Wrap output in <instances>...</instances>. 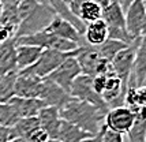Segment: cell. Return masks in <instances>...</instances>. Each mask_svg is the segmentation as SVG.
Here are the masks:
<instances>
[{
	"label": "cell",
	"mask_w": 146,
	"mask_h": 142,
	"mask_svg": "<svg viewBox=\"0 0 146 142\" xmlns=\"http://www.w3.org/2000/svg\"><path fill=\"white\" fill-rule=\"evenodd\" d=\"M108 111L109 109L107 108H100L90 103L71 97L70 101L63 108H60L59 112L63 120L72 123L83 131L94 135L105 127L104 122Z\"/></svg>",
	"instance_id": "1"
},
{
	"label": "cell",
	"mask_w": 146,
	"mask_h": 142,
	"mask_svg": "<svg viewBox=\"0 0 146 142\" xmlns=\"http://www.w3.org/2000/svg\"><path fill=\"white\" fill-rule=\"evenodd\" d=\"M55 17H56V13L53 11L52 7L38 3L32 13H29L19 22L15 38L22 37V36H30L34 33L44 32Z\"/></svg>",
	"instance_id": "2"
},
{
	"label": "cell",
	"mask_w": 146,
	"mask_h": 142,
	"mask_svg": "<svg viewBox=\"0 0 146 142\" xmlns=\"http://www.w3.org/2000/svg\"><path fill=\"white\" fill-rule=\"evenodd\" d=\"M15 44L17 45L40 46L42 49H55V51H59V52H72L79 48V45L76 42L64 40L62 37H57V36L45 32V30L44 32L30 34V36L17 37L15 38Z\"/></svg>",
	"instance_id": "3"
},
{
	"label": "cell",
	"mask_w": 146,
	"mask_h": 142,
	"mask_svg": "<svg viewBox=\"0 0 146 142\" xmlns=\"http://www.w3.org/2000/svg\"><path fill=\"white\" fill-rule=\"evenodd\" d=\"M75 59L81 67V72L92 78L107 74L112 70L111 63L107 62L105 59H102L97 53L94 46L88 45V44L78 48V53H76Z\"/></svg>",
	"instance_id": "4"
},
{
	"label": "cell",
	"mask_w": 146,
	"mask_h": 142,
	"mask_svg": "<svg viewBox=\"0 0 146 142\" xmlns=\"http://www.w3.org/2000/svg\"><path fill=\"white\" fill-rule=\"evenodd\" d=\"M76 53H78V49L72 52H59L55 51V49H44L37 62L33 66L27 67V68H23V70L29 71V72H32L34 75H37L38 78L44 79L53 70H56L67 58L76 56Z\"/></svg>",
	"instance_id": "5"
},
{
	"label": "cell",
	"mask_w": 146,
	"mask_h": 142,
	"mask_svg": "<svg viewBox=\"0 0 146 142\" xmlns=\"http://www.w3.org/2000/svg\"><path fill=\"white\" fill-rule=\"evenodd\" d=\"M81 72V67L76 62L75 56H70L64 60L62 64L57 67L56 70H53L46 77V79H49L52 82H55L57 86H60L64 92H67L70 94L71 85L75 81L76 77H79Z\"/></svg>",
	"instance_id": "6"
},
{
	"label": "cell",
	"mask_w": 146,
	"mask_h": 142,
	"mask_svg": "<svg viewBox=\"0 0 146 142\" xmlns=\"http://www.w3.org/2000/svg\"><path fill=\"white\" fill-rule=\"evenodd\" d=\"M70 96L76 98V100H82L86 103H90L96 105V107H100V108H107V104L102 101V98L93 89V78L89 75H85L81 74L79 77L75 78V81L71 85V90H70Z\"/></svg>",
	"instance_id": "7"
},
{
	"label": "cell",
	"mask_w": 146,
	"mask_h": 142,
	"mask_svg": "<svg viewBox=\"0 0 146 142\" xmlns=\"http://www.w3.org/2000/svg\"><path fill=\"white\" fill-rule=\"evenodd\" d=\"M141 42H135L133 45L127 46L126 49L120 51L112 60H111V68L113 74L121 81V84L127 88V82L130 74L133 71L134 62H135V53Z\"/></svg>",
	"instance_id": "8"
},
{
	"label": "cell",
	"mask_w": 146,
	"mask_h": 142,
	"mask_svg": "<svg viewBox=\"0 0 146 142\" xmlns=\"http://www.w3.org/2000/svg\"><path fill=\"white\" fill-rule=\"evenodd\" d=\"M104 124H105V129L109 131L124 135L134 124V115L126 105L115 107L107 112Z\"/></svg>",
	"instance_id": "9"
},
{
	"label": "cell",
	"mask_w": 146,
	"mask_h": 142,
	"mask_svg": "<svg viewBox=\"0 0 146 142\" xmlns=\"http://www.w3.org/2000/svg\"><path fill=\"white\" fill-rule=\"evenodd\" d=\"M42 79L26 70L18 71L15 81V96L23 98H38Z\"/></svg>",
	"instance_id": "10"
},
{
	"label": "cell",
	"mask_w": 146,
	"mask_h": 142,
	"mask_svg": "<svg viewBox=\"0 0 146 142\" xmlns=\"http://www.w3.org/2000/svg\"><path fill=\"white\" fill-rule=\"evenodd\" d=\"M146 15V6L142 0H133L124 10V21H126V29L131 38L138 41L139 40L141 25L143 22ZM141 41V40H139Z\"/></svg>",
	"instance_id": "11"
},
{
	"label": "cell",
	"mask_w": 146,
	"mask_h": 142,
	"mask_svg": "<svg viewBox=\"0 0 146 142\" xmlns=\"http://www.w3.org/2000/svg\"><path fill=\"white\" fill-rule=\"evenodd\" d=\"M38 100H41L45 107H56L60 109L71 100V96L60 86H57L55 82L44 78Z\"/></svg>",
	"instance_id": "12"
},
{
	"label": "cell",
	"mask_w": 146,
	"mask_h": 142,
	"mask_svg": "<svg viewBox=\"0 0 146 142\" xmlns=\"http://www.w3.org/2000/svg\"><path fill=\"white\" fill-rule=\"evenodd\" d=\"M45 32L52 33V34H55L57 37H62V38H64V40L76 42L79 46L86 45L82 34L78 32L68 21L63 19V18L59 17V15H56V17L53 18V21L49 23V26L45 29Z\"/></svg>",
	"instance_id": "13"
},
{
	"label": "cell",
	"mask_w": 146,
	"mask_h": 142,
	"mask_svg": "<svg viewBox=\"0 0 146 142\" xmlns=\"http://www.w3.org/2000/svg\"><path fill=\"white\" fill-rule=\"evenodd\" d=\"M40 127L48 134L49 139H56L59 127H60V112L56 107H42L37 113Z\"/></svg>",
	"instance_id": "14"
},
{
	"label": "cell",
	"mask_w": 146,
	"mask_h": 142,
	"mask_svg": "<svg viewBox=\"0 0 146 142\" xmlns=\"http://www.w3.org/2000/svg\"><path fill=\"white\" fill-rule=\"evenodd\" d=\"M8 104L11 105L15 111V113L18 115L19 119L22 117H33L37 116L40 109L45 107L44 103L38 98H23V97H13Z\"/></svg>",
	"instance_id": "15"
},
{
	"label": "cell",
	"mask_w": 146,
	"mask_h": 142,
	"mask_svg": "<svg viewBox=\"0 0 146 142\" xmlns=\"http://www.w3.org/2000/svg\"><path fill=\"white\" fill-rule=\"evenodd\" d=\"M15 38L0 44V77L18 71Z\"/></svg>",
	"instance_id": "16"
},
{
	"label": "cell",
	"mask_w": 146,
	"mask_h": 142,
	"mask_svg": "<svg viewBox=\"0 0 146 142\" xmlns=\"http://www.w3.org/2000/svg\"><path fill=\"white\" fill-rule=\"evenodd\" d=\"M82 36L88 45L98 46L108 40V27L102 19L94 21L86 25Z\"/></svg>",
	"instance_id": "17"
},
{
	"label": "cell",
	"mask_w": 146,
	"mask_h": 142,
	"mask_svg": "<svg viewBox=\"0 0 146 142\" xmlns=\"http://www.w3.org/2000/svg\"><path fill=\"white\" fill-rule=\"evenodd\" d=\"M101 19L105 22L108 29H126L124 10L121 8V4L117 0L102 8Z\"/></svg>",
	"instance_id": "18"
},
{
	"label": "cell",
	"mask_w": 146,
	"mask_h": 142,
	"mask_svg": "<svg viewBox=\"0 0 146 142\" xmlns=\"http://www.w3.org/2000/svg\"><path fill=\"white\" fill-rule=\"evenodd\" d=\"M15 49H17V67H18V71L33 66L44 51L40 46L33 45H17Z\"/></svg>",
	"instance_id": "19"
},
{
	"label": "cell",
	"mask_w": 146,
	"mask_h": 142,
	"mask_svg": "<svg viewBox=\"0 0 146 142\" xmlns=\"http://www.w3.org/2000/svg\"><path fill=\"white\" fill-rule=\"evenodd\" d=\"M90 135H92V134L83 131V130L79 129L78 126L62 119L56 139L60 142H81V141H83V139H86V138H89Z\"/></svg>",
	"instance_id": "20"
},
{
	"label": "cell",
	"mask_w": 146,
	"mask_h": 142,
	"mask_svg": "<svg viewBox=\"0 0 146 142\" xmlns=\"http://www.w3.org/2000/svg\"><path fill=\"white\" fill-rule=\"evenodd\" d=\"M40 129L37 116L33 117H22L14 124L11 130L14 133V138H23V139H30L34 131Z\"/></svg>",
	"instance_id": "21"
},
{
	"label": "cell",
	"mask_w": 146,
	"mask_h": 142,
	"mask_svg": "<svg viewBox=\"0 0 146 142\" xmlns=\"http://www.w3.org/2000/svg\"><path fill=\"white\" fill-rule=\"evenodd\" d=\"M102 15V8L97 3L92 1V0H85L82 6L79 8V14H78V19L82 23L88 25L90 22L101 19Z\"/></svg>",
	"instance_id": "22"
},
{
	"label": "cell",
	"mask_w": 146,
	"mask_h": 142,
	"mask_svg": "<svg viewBox=\"0 0 146 142\" xmlns=\"http://www.w3.org/2000/svg\"><path fill=\"white\" fill-rule=\"evenodd\" d=\"M18 71L10 72L7 75L0 77V104L8 103L13 97H15V81Z\"/></svg>",
	"instance_id": "23"
},
{
	"label": "cell",
	"mask_w": 146,
	"mask_h": 142,
	"mask_svg": "<svg viewBox=\"0 0 146 142\" xmlns=\"http://www.w3.org/2000/svg\"><path fill=\"white\" fill-rule=\"evenodd\" d=\"M127 46H130V45L121 42V41H116V40H109L108 38L105 42H102L101 45L94 46V48H96V51H97V53H98L102 59H105L107 62L111 63V60H112L120 51L126 49Z\"/></svg>",
	"instance_id": "24"
},
{
	"label": "cell",
	"mask_w": 146,
	"mask_h": 142,
	"mask_svg": "<svg viewBox=\"0 0 146 142\" xmlns=\"http://www.w3.org/2000/svg\"><path fill=\"white\" fill-rule=\"evenodd\" d=\"M19 120L18 115L15 113L14 108L8 103L0 104V124L6 127H13Z\"/></svg>",
	"instance_id": "25"
},
{
	"label": "cell",
	"mask_w": 146,
	"mask_h": 142,
	"mask_svg": "<svg viewBox=\"0 0 146 142\" xmlns=\"http://www.w3.org/2000/svg\"><path fill=\"white\" fill-rule=\"evenodd\" d=\"M19 22V15L17 11V7H4L3 6V13L0 17V23L1 25H13L18 27Z\"/></svg>",
	"instance_id": "26"
},
{
	"label": "cell",
	"mask_w": 146,
	"mask_h": 142,
	"mask_svg": "<svg viewBox=\"0 0 146 142\" xmlns=\"http://www.w3.org/2000/svg\"><path fill=\"white\" fill-rule=\"evenodd\" d=\"M18 27L13 25H1L0 23V44L6 42L8 40L15 38Z\"/></svg>",
	"instance_id": "27"
},
{
	"label": "cell",
	"mask_w": 146,
	"mask_h": 142,
	"mask_svg": "<svg viewBox=\"0 0 146 142\" xmlns=\"http://www.w3.org/2000/svg\"><path fill=\"white\" fill-rule=\"evenodd\" d=\"M102 142H124V138L120 134L112 133V131L105 129L104 134H102Z\"/></svg>",
	"instance_id": "28"
},
{
	"label": "cell",
	"mask_w": 146,
	"mask_h": 142,
	"mask_svg": "<svg viewBox=\"0 0 146 142\" xmlns=\"http://www.w3.org/2000/svg\"><path fill=\"white\" fill-rule=\"evenodd\" d=\"M11 139H14V133L11 127L0 124V142H10Z\"/></svg>",
	"instance_id": "29"
},
{
	"label": "cell",
	"mask_w": 146,
	"mask_h": 142,
	"mask_svg": "<svg viewBox=\"0 0 146 142\" xmlns=\"http://www.w3.org/2000/svg\"><path fill=\"white\" fill-rule=\"evenodd\" d=\"M48 139H49L48 134H46L44 130L40 127L37 131H34V133H33V135L30 137V139H29V141H32V142H46Z\"/></svg>",
	"instance_id": "30"
},
{
	"label": "cell",
	"mask_w": 146,
	"mask_h": 142,
	"mask_svg": "<svg viewBox=\"0 0 146 142\" xmlns=\"http://www.w3.org/2000/svg\"><path fill=\"white\" fill-rule=\"evenodd\" d=\"M104 131H105V127L100 133H97L94 135H90L89 138H86V139H83L81 142H102V134H104Z\"/></svg>",
	"instance_id": "31"
},
{
	"label": "cell",
	"mask_w": 146,
	"mask_h": 142,
	"mask_svg": "<svg viewBox=\"0 0 146 142\" xmlns=\"http://www.w3.org/2000/svg\"><path fill=\"white\" fill-rule=\"evenodd\" d=\"M22 0H0V3L4 7H17Z\"/></svg>",
	"instance_id": "32"
},
{
	"label": "cell",
	"mask_w": 146,
	"mask_h": 142,
	"mask_svg": "<svg viewBox=\"0 0 146 142\" xmlns=\"http://www.w3.org/2000/svg\"><path fill=\"white\" fill-rule=\"evenodd\" d=\"M146 38V15L145 18H143V22H142V25H141V32H139V40L141 42Z\"/></svg>",
	"instance_id": "33"
},
{
	"label": "cell",
	"mask_w": 146,
	"mask_h": 142,
	"mask_svg": "<svg viewBox=\"0 0 146 142\" xmlns=\"http://www.w3.org/2000/svg\"><path fill=\"white\" fill-rule=\"evenodd\" d=\"M92 1H94V3H97L98 6L101 7V8H104V7H107L108 4H111L112 1H115V0H92Z\"/></svg>",
	"instance_id": "34"
},
{
	"label": "cell",
	"mask_w": 146,
	"mask_h": 142,
	"mask_svg": "<svg viewBox=\"0 0 146 142\" xmlns=\"http://www.w3.org/2000/svg\"><path fill=\"white\" fill-rule=\"evenodd\" d=\"M131 1H133V0H121V8H123V10H126V7L128 6V4H130V3H131Z\"/></svg>",
	"instance_id": "35"
},
{
	"label": "cell",
	"mask_w": 146,
	"mask_h": 142,
	"mask_svg": "<svg viewBox=\"0 0 146 142\" xmlns=\"http://www.w3.org/2000/svg\"><path fill=\"white\" fill-rule=\"evenodd\" d=\"M10 142H32V141H29V139H23V138H14V139H11Z\"/></svg>",
	"instance_id": "36"
},
{
	"label": "cell",
	"mask_w": 146,
	"mask_h": 142,
	"mask_svg": "<svg viewBox=\"0 0 146 142\" xmlns=\"http://www.w3.org/2000/svg\"><path fill=\"white\" fill-rule=\"evenodd\" d=\"M1 13H3V4L0 3V17H1Z\"/></svg>",
	"instance_id": "37"
},
{
	"label": "cell",
	"mask_w": 146,
	"mask_h": 142,
	"mask_svg": "<svg viewBox=\"0 0 146 142\" xmlns=\"http://www.w3.org/2000/svg\"><path fill=\"white\" fill-rule=\"evenodd\" d=\"M46 142H60V141H57V139H48Z\"/></svg>",
	"instance_id": "38"
},
{
	"label": "cell",
	"mask_w": 146,
	"mask_h": 142,
	"mask_svg": "<svg viewBox=\"0 0 146 142\" xmlns=\"http://www.w3.org/2000/svg\"><path fill=\"white\" fill-rule=\"evenodd\" d=\"M143 42H146V38H145V40H143V41H142V42H141V44H143Z\"/></svg>",
	"instance_id": "39"
},
{
	"label": "cell",
	"mask_w": 146,
	"mask_h": 142,
	"mask_svg": "<svg viewBox=\"0 0 146 142\" xmlns=\"http://www.w3.org/2000/svg\"><path fill=\"white\" fill-rule=\"evenodd\" d=\"M142 1H143V4H145V6H146V0H142Z\"/></svg>",
	"instance_id": "40"
},
{
	"label": "cell",
	"mask_w": 146,
	"mask_h": 142,
	"mask_svg": "<svg viewBox=\"0 0 146 142\" xmlns=\"http://www.w3.org/2000/svg\"><path fill=\"white\" fill-rule=\"evenodd\" d=\"M117 1H119V3H121V0H117Z\"/></svg>",
	"instance_id": "41"
}]
</instances>
